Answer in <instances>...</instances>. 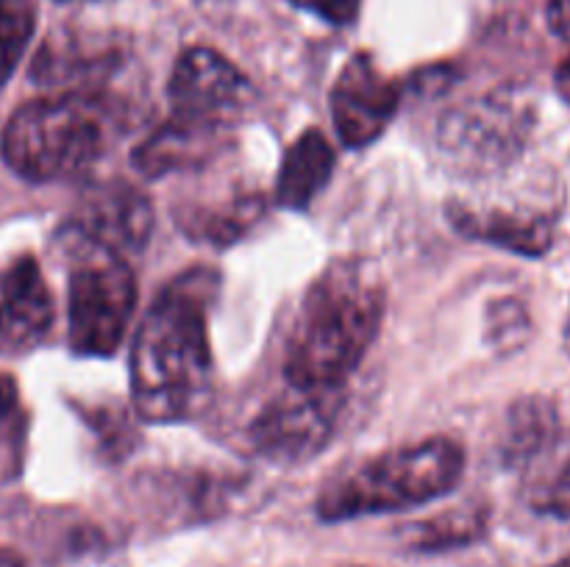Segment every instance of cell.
I'll return each instance as SVG.
<instances>
[{
  "label": "cell",
  "instance_id": "1",
  "mask_svg": "<svg viewBox=\"0 0 570 567\" xmlns=\"http://www.w3.org/2000/svg\"><path fill=\"white\" fill-rule=\"evenodd\" d=\"M217 278L189 270L167 284L139 322L131 350V395L148 422H178L204 406L212 384L209 306Z\"/></svg>",
  "mask_w": 570,
  "mask_h": 567
},
{
  "label": "cell",
  "instance_id": "2",
  "mask_svg": "<svg viewBox=\"0 0 570 567\" xmlns=\"http://www.w3.org/2000/svg\"><path fill=\"white\" fill-rule=\"evenodd\" d=\"M384 284L373 265L343 259L306 289L287 339L284 370L293 387L345 389L376 339L384 317Z\"/></svg>",
  "mask_w": 570,
  "mask_h": 567
},
{
  "label": "cell",
  "instance_id": "3",
  "mask_svg": "<svg viewBox=\"0 0 570 567\" xmlns=\"http://www.w3.org/2000/svg\"><path fill=\"white\" fill-rule=\"evenodd\" d=\"M117 106L98 89H72L31 100L3 128V159L28 181H76L115 142Z\"/></svg>",
  "mask_w": 570,
  "mask_h": 567
},
{
  "label": "cell",
  "instance_id": "4",
  "mask_svg": "<svg viewBox=\"0 0 570 567\" xmlns=\"http://www.w3.org/2000/svg\"><path fill=\"white\" fill-rule=\"evenodd\" d=\"M465 470V450L454 439L434 437L421 445L387 450L323 487L317 515L328 523L410 509L451 493Z\"/></svg>",
  "mask_w": 570,
  "mask_h": 567
},
{
  "label": "cell",
  "instance_id": "5",
  "mask_svg": "<svg viewBox=\"0 0 570 567\" xmlns=\"http://www.w3.org/2000/svg\"><path fill=\"white\" fill-rule=\"evenodd\" d=\"M137 306L128 261L72 233L67 284V337L78 356H115Z\"/></svg>",
  "mask_w": 570,
  "mask_h": 567
},
{
  "label": "cell",
  "instance_id": "6",
  "mask_svg": "<svg viewBox=\"0 0 570 567\" xmlns=\"http://www.w3.org/2000/svg\"><path fill=\"white\" fill-rule=\"evenodd\" d=\"M532 128V103L515 92L482 94L440 120L438 150L454 170L473 176L504 167L521 153Z\"/></svg>",
  "mask_w": 570,
  "mask_h": 567
},
{
  "label": "cell",
  "instance_id": "7",
  "mask_svg": "<svg viewBox=\"0 0 570 567\" xmlns=\"http://www.w3.org/2000/svg\"><path fill=\"white\" fill-rule=\"evenodd\" d=\"M167 98H170L167 120L226 137L228 128L248 106L250 83L217 50L189 48L173 67Z\"/></svg>",
  "mask_w": 570,
  "mask_h": 567
},
{
  "label": "cell",
  "instance_id": "8",
  "mask_svg": "<svg viewBox=\"0 0 570 567\" xmlns=\"http://www.w3.org/2000/svg\"><path fill=\"white\" fill-rule=\"evenodd\" d=\"M345 389L293 387L273 398L256 415L250 439L262 456L278 465H298L312 459L337 431L345 409Z\"/></svg>",
  "mask_w": 570,
  "mask_h": 567
},
{
  "label": "cell",
  "instance_id": "9",
  "mask_svg": "<svg viewBox=\"0 0 570 567\" xmlns=\"http://www.w3.org/2000/svg\"><path fill=\"white\" fill-rule=\"evenodd\" d=\"M399 81L384 76L373 56L356 53L345 61L332 87V117L348 148H365L384 133L399 109Z\"/></svg>",
  "mask_w": 570,
  "mask_h": 567
},
{
  "label": "cell",
  "instance_id": "10",
  "mask_svg": "<svg viewBox=\"0 0 570 567\" xmlns=\"http://www.w3.org/2000/svg\"><path fill=\"white\" fill-rule=\"evenodd\" d=\"M72 217V233L122 259L142 250L154 228V209L148 198L122 181L95 183L87 189Z\"/></svg>",
  "mask_w": 570,
  "mask_h": 567
},
{
  "label": "cell",
  "instance_id": "11",
  "mask_svg": "<svg viewBox=\"0 0 570 567\" xmlns=\"http://www.w3.org/2000/svg\"><path fill=\"white\" fill-rule=\"evenodd\" d=\"M53 322V298L31 256L0 267V354L37 348Z\"/></svg>",
  "mask_w": 570,
  "mask_h": 567
},
{
  "label": "cell",
  "instance_id": "12",
  "mask_svg": "<svg viewBox=\"0 0 570 567\" xmlns=\"http://www.w3.org/2000/svg\"><path fill=\"white\" fill-rule=\"evenodd\" d=\"M334 170V150L321 131H304L287 148L278 170L276 198L287 209H306L321 195Z\"/></svg>",
  "mask_w": 570,
  "mask_h": 567
},
{
  "label": "cell",
  "instance_id": "13",
  "mask_svg": "<svg viewBox=\"0 0 570 567\" xmlns=\"http://www.w3.org/2000/svg\"><path fill=\"white\" fill-rule=\"evenodd\" d=\"M451 222L468 237L501 245L518 253H543L551 242V228L543 217H523L501 209H473L456 203L449 209Z\"/></svg>",
  "mask_w": 570,
  "mask_h": 567
},
{
  "label": "cell",
  "instance_id": "14",
  "mask_svg": "<svg viewBox=\"0 0 570 567\" xmlns=\"http://www.w3.org/2000/svg\"><path fill=\"white\" fill-rule=\"evenodd\" d=\"M220 145V133L198 131V128L167 120L139 145L137 167L150 178L167 176L173 170H193V167L206 165Z\"/></svg>",
  "mask_w": 570,
  "mask_h": 567
},
{
  "label": "cell",
  "instance_id": "15",
  "mask_svg": "<svg viewBox=\"0 0 570 567\" xmlns=\"http://www.w3.org/2000/svg\"><path fill=\"white\" fill-rule=\"evenodd\" d=\"M523 470L529 506L540 515L570 520V431H557V437Z\"/></svg>",
  "mask_w": 570,
  "mask_h": 567
},
{
  "label": "cell",
  "instance_id": "16",
  "mask_svg": "<svg viewBox=\"0 0 570 567\" xmlns=\"http://www.w3.org/2000/svg\"><path fill=\"white\" fill-rule=\"evenodd\" d=\"M557 406L549 398L518 400L507 415L504 434H501V456L510 465L527 467L551 439L557 437Z\"/></svg>",
  "mask_w": 570,
  "mask_h": 567
},
{
  "label": "cell",
  "instance_id": "17",
  "mask_svg": "<svg viewBox=\"0 0 570 567\" xmlns=\"http://www.w3.org/2000/svg\"><path fill=\"white\" fill-rule=\"evenodd\" d=\"M484 526H488V515L484 509H451L443 515H434L429 520L415 523L406 528L404 537L410 545L421 550H438L451 548V545H465L482 537Z\"/></svg>",
  "mask_w": 570,
  "mask_h": 567
},
{
  "label": "cell",
  "instance_id": "18",
  "mask_svg": "<svg viewBox=\"0 0 570 567\" xmlns=\"http://www.w3.org/2000/svg\"><path fill=\"white\" fill-rule=\"evenodd\" d=\"M37 28V0H0V87L14 76Z\"/></svg>",
  "mask_w": 570,
  "mask_h": 567
},
{
  "label": "cell",
  "instance_id": "19",
  "mask_svg": "<svg viewBox=\"0 0 570 567\" xmlns=\"http://www.w3.org/2000/svg\"><path fill=\"white\" fill-rule=\"evenodd\" d=\"M26 448V411L11 378L0 376V484L11 481L22 467Z\"/></svg>",
  "mask_w": 570,
  "mask_h": 567
},
{
  "label": "cell",
  "instance_id": "20",
  "mask_svg": "<svg viewBox=\"0 0 570 567\" xmlns=\"http://www.w3.org/2000/svg\"><path fill=\"white\" fill-rule=\"evenodd\" d=\"M490 339L495 348H518L529 331V317L518 300H499L490 309Z\"/></svg>",
  "mask_w": 570,
  "mask_h": 567
},
{
  "label": "cell",
  "instance_id": "21",
  "mask_svg": "<svg viewBox=\"0 0 570 567\" xmlns=\"http://www.w3.org/2000/svg\"><path fill=\"white\" fill-rule=\"evenodd\" d=\"M293 3L312 11V14H317L321 20L345 26V22H351L356 17L362 0H293Z\"/></svg>",
  "mask_w": 570,
  "mask_h": 567
},
{
  "label": "cell",
  "instance_id": "22",
  "mask_svg": "<svg viewBox=\"0 0 570 567\" xmlns=\"http://www.w3.org/2000/svg\"><path fill=\"white\" fill-rule=\"evenodd\" d=\"M549 26L570 42V0H549Z\"/></svg>",
  "mask_w": 570,
  "mask_h": 567
},
{
  "label": "cell",
  "instance_id": "23",
  "mask_svg": "<svg viewBox=\"0 0 570 567\" xmlns=\"http://www.w3.org/2000/svg\"><path fill=\"white\" fill-rule=\"evenodd\" d=\"M557 89H560V94L568 100V106H570V56L562 61L560 70H557Z\"/></svg>",
  "mask_w": 570,
  "mask_h": 567
},
{
  "label": "cell",
  "instance_id": "24",
  "mask_svg": "<svg viewBox=\"0 0 570 567\" xmlns=\"http://www.w3.org/2000/svg\"><path fill=\"white\" fill-rule=\"evenodd\" d=\"M0 567H26V561L17 554H11L9 548H0Z\"/></svg>",
  "mask_w": 570,
  "mask_h": 567
},
{
  "label": "cell",
  "instance_id": "25",
  "mask_svg": "<svg viewBox=\"0 0 570 567\" xmlns=\"http://www.w3.org/2000/svg\"><path fill=\"white\" fill-rule=\"evenodd\" d=\"M554 567H570V554L568 556H562V559L560 561H557V565Z\"/></svg>",
  "mask_w": 570,
  "mask_h": 567
}]
</instances>
